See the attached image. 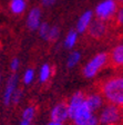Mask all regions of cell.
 Returning <instances> with one entry per match:
<instances>
[{"label":"cell","instance_id":"cell-1","mask_svg":"<svg viewBox=\"0 0 123 125\" xmlns=\"http://www.w3.org/2000/svg\"><path fill=\"white\" fill-rule=\"evenodd\" d=\"M85 94L77 91L68 98L70 108V121L72 125H100L98 113L89 107L85 101Z\"/></svg>","mask_w":123,"mask_h":125},{"label":"cell","instance_id":"cell-2","mask_svg":"<svg viewBox=\"0 0 123 125\" xmlns=\"http://www.w3.org/2000/svg\"><path fill=\"white\" fill-rule=\"evenodd\" d=\"M99 91L107 103L123 107V74H115L103 79L99 85Z\"/></svg>","mask_w":123,"mask_h":125},{"label":"cell","instance_id":"cell-3","mask_svg":"<svg viewBox=\"0 0 123 125\" xmlns=\"http://www.w3.org/2000/svg\"><path fill=\"white\" fill-rule=\"evenodd\" d=\"M110 64V56L109 52H100L93 55L83 67H82V76L87 79H93L95 78L107 66Z\"/></svg>","mask_w":123,"mask_h":125},{"label":"cell","instance_id":"cell-4","mask_svg":"<svg viewBox=\"0 0 123 125\" xmlns=\"http://www.w3.org/2000/svg\"><path fill=\"white\" fill-rule=\"evenodd\" d=\"M100 125H122L123 108L114 104L107 103L98 113Z\"/></svg>","mask_w":123,"mask_h":125},{"label":"cell","instance_id":"cell-5","mask_svg":"<svg viewBox=\"0 0 123 125\" xmlns=\"http://www.w3.org/2000/svg\"><path fill=\"white\" fill-rule=\"evenodd\" d=\"M118 9L119 5L116 0H102L95 7L94 16L97 19L109 22V21L115 18Z\"/></svg>","mask_w":123,"mask_h":125},{"label":"cell","instance_id":"cell-6","mask_svg":"<svg viewBox=\"0 0 123 125\" xmlns=\"http://www.w3.org/2000/svg\"><path fill=\"white\" fill-rule=\"evenodd\" d=\"M49 117L51 121L60 123H67L70 121V108L68 102L60 101L52 105L49 112Z\"/></svg>","mask_w":123,"mask_h":125},{"label":"cell","instance_id":"cell-7","mask_svg":"<svg viewBox=\"0 0 123 125\" xmlns=\"http://www.w3.org/2000/svg\"><path fill=\"white\" fill-rule=\"evenodd\" d=\"M18 89H19V77L17 74L12 73V75L9 76L7 82H6L5 89H3V94H2L3 104L6 106H10L12 104V98Z\"/></svg>","mask_w":123,"mask_h":125},{"label":"cell","instance_id":"cell-8","mask_svg":"<svg viewBox=\"0 0 123 125\" xmlns=\"http://www.w3.org/2000/svg\"><path fill=\"white\" fill-rule=\"evenodd\" d=\"M85 101H87V104L89 105L90 108L93 109L95 113H99L102 109V107L107 104L105 98L103 97V95L99 89L85 94Z\"/></svg>","mask_w":123,"mask_h":125},{"label":"cell","instance_id":"cell-9","mask_svg":"<svg viewBox=\"0 0 123 125\" xmlns=\"http://www.w3.org/2000/svg\"><path fill=\"white\" fill-rule=\"evenodd\" d=\"M108 32V22H105L103 20L95 18L93 20V22L91 23L88 34L91 38L93 39H101L107 35Z\"/></svg>","mask_w":123,"mask_h":125},{"label":"cell","instance_id":"cell-10","mask_svg":"<svg viewBox=\"0 0 123 125\" xmlns=\"http://www.w3.org/2000/svg\"><path fill=\"white\" fill-rule=\"evenodd\" d=\"M110 56V64L115 68L123 69V40L113 46L111 52H109Z\"/></svg>","mask_w":123,"mask_h":125},{"label":"cell","instance_id":"cell-11","mask_svg":"<svg viewBox=\"0 0 123 125\" xmlns=\"http://www.w3.org/2000/svg\"><path fill=\"white\" fill-rule=\"evenodd\" d=\"M94 20V11L91 10H87L85 12H83L80 18L78 19L77 26H75V30L79 32V34H84L88 32L91 23Z\"/></svg>","mask_w":123,"mask_h":125},{"label":"cell","instance_id":"cell-12","mask_svg":"<svg viewBox=\"0 0 123 125\" xmlns=\"http://www.w3.org/2000/svg\"><path fill=\"white\" fill-rule=\"evenodd\" d=\"M41 9L39 7H34L32 8L27 15V27L30 30H38L39 27L41 26Z\"/></svg>","mask_w":123,"mask_h":125},{"label":"cell","instance_id":"cell-13","mask_svg":"<svg viewBox=\"0 0 123 125\" xmlns=\"http://www.w3.org/2000/svg\"><path fill=\"white\" fill-rule=\"evenodd\" d=\"M37 116V107L33 104H29L25 106V108L20 113L19 125H31Z\"/></svg>","mask_w":123,"mask_h":125},{"label":"cell","instance_id":"cell-14","mask_svg":"<svg viewBox=\"0 0 123 125\" xmlns=\"http://www.w3.org/2000/svg\"><path fill=\"white\" fill-rule=\"evenodd\" d=\"M52 76H53V67L48 62H44L40 66L38 73H37V79H38L39 84L43 85V84L49 83Z\"/></svg>","mask_w":123,"mask_h":125},{"label":"cell","instance_id":"cell-15","mask_svg":"<svg viewBox=\"0 0 123 125\" xmlns=\"http://www.w3.org/2000/svg\"><path fill=\"white\" fill-rule=\"evenodd\" d=\"M27 9L26 0H10L9 2V11L15 16L22 15Z\"/></svg>","mask_w":123,"mask_h":125},{"label":"cell","instance_id":"cell-16","mask_svg":"<svg viewBox=\"0 0 123 125\" xmlns=\"http://www.w3.org/2000/svg\"><path fill=\"white\" fill-rule=\"evenodd\" d=\"M79 32L77 30H70L63 39V47L66 49L71 50L73 47L77 45L78 39H79Z\"/></svg>","mask_w":123,"mask_h":125},{"label":"cell","instance_id":"cell-17","mask_svg":"<svg viewBox=\"0 0 123 125\" xmlns=\"http://www.w3.org/2000/svg\"><path fill=\"white\" fill-rule=\"evenodd\" d=\"M82 59V55L79 50H72L67 57V62H66V66L68 69H73L80 64Z\"/></svg>","mask_w":123,"mask_h":125},{"label":"cell","instance_id":"cell-18","mask_svg":"<svg viewBox=\"0 0 123 125\" xmlns=\"http://www.w3.org/2000/svg\"><path fill=\"white\" fill-rule=\"evenodd\" d=\"M37 77V72L33 68H27L25 72L22 73L21 76V83L26 86H30L31 84H33V82L36 81Z\"/></svg>","mask_w":123,"mask_h":125},{"label":"cell","instance_id":"cell-19","mask_svg":"<svg viewBox=\"0 0 123 125\" xmlns=\"http://www.w3.org/2000/svg\"><path fill=\"white\" fill-rule=\"evenodd\" d=\"M50 28H51V26L49 25L48 22H42L41 23V26L39 27V29L37 31H38L39 36H40V38H42L43 40H46L48 39V36H49V32H50Z\"/></svg>","mask_w":123,"mask_h":125},{"label":"cell","instance_id":"cell-20","mask_svg":"<svg viewBox=\"0 0 123 125\" xmlns=\"http://www.w3.org/2000/svg\"><path fill=\"white\" fill-rule=\"evenodd\" d=\"M59 36H60V29H59V27H58V26H51L47 42H56L57 39L59 38Z\"/></svg>","mask_w":123,"mask_h":125},{"label":"cell","instance_id":"cell-21","mask_svg":"<svg viewBox=\"0 0 123 125\" xmlns=\"http://www.w3.org/2000/svg\"><path fill=\"white\" fill-rule=\"evenodd\" d=\"M9 68H10V70L13 74H17V72H18L19 68H20V60H19V58L13 57L12 59H11L10 64H9Z\"/></svg>","mask_w":123,"mask_h":125},{"label":"cell","instance_id":"cell-22","mask_svg":"<svg viewBox=\"0 0 123 125\" xmlns=\"http://www.w3.org/2000/svg\"><path fill=\"white\" fill-rule=\"evenodd\" d=\"M22 98H23V93H22V91L19 88L18 91H17V93L15 94V96H13V98H12V104H11V105H15V106L19 105L21 102H22Z\"/></svg>","mask_w":123,"mask_h":125},{"label":"cell","instance_id":"cell-23","mask_svg":"<svg viewBox=\"0 0 123 125\" xmlns=\"http://www.w3.org/2000/svg\"><path fill=\"white\" fill-rule=\"evenodd\" d=\"M114 20H115L116 25H119V26H123V5L119 6L118 12H116V15H115Z\"/></svg>","mask_w":123,"mask_h":125},{"label":"cell","instance_id":"cell-24","mask_svg":"<svg viewBox=\"0 0 123 125\" xmlns=\"http://www.w3.org/2000/svg\"><path fill=\"white\" fill-rule=\"evenodd\" d=\"M57 0H41V5L43 6V7H51L56 3Z\"/></svg>","mask_w":123,"mask_h":125},{"label":"cell","instance_id":"cell-25","mask_svg":"<svg viewBox=\"0 0 123 125\" xmlns=\"http://www.w3.org/2000/svg\"><path fill=\"white\" fill-rule=\"evenodd\" d=\"M46 125H66V123H60V122H56V121H49Z\"/></svg>","mask_w":123,"mask_h":125},{"label":"cell","instance_id":"cell-26","mask_svg":"<svg viewBox=\"0 0 123 125\" xmlns=\"http://www.w3.org/2000/svg\"><path fill=\"white\" fill-rule=\"evenodd\" d=\"M116 1H122V2H123V0H116Z\"/></svg>","mask_w":123,"mask_h":125},{"label":"cell","instance_id":"cell-27","mask_svg":"<svg viewBox=\"0 0 123 125\" xmlns=\"http://www.w3.org/2000/svg\"><path fill=\"white\" fill-rule=\"evenodd\" d=\"M31 125H34V124H31Z\"/></svg>","mask_w":123,"mask_h":125},{"label":"cell","instance_id":"cell-28","mask_svg":"<svg viewBox=\"0 0 123 125\" xmlns=\"http://www.w3.org/2000/svg\"><path fill=\"white\" fill-rule=\"evenodd\" d=\"M122 108H123V107H122Z\"/></svg>","mask_w":123,"mask_h":125}]
</instances>
